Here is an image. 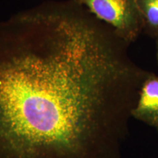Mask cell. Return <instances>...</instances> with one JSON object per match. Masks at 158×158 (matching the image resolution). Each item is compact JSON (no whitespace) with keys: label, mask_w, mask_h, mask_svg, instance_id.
<instances>
[{"label":"cell","mask_w":158,"mask_h":158,"mask_svg":"<svg viewBox=\"0 0 158 158\" xmlns=\"http://www.w3.org/2000/svg\"><path fill=\"white\" fill-rule=\"evenodd\" d=\"M157 129H158V125H157Z\"/></svg>","instance_id":"52a82bcc"},{"label":"cell","mask_w":158,"mask_h":158,"mask_svg":"<svg viewBox=\"0 0 158 158\" xmlns=\"http://www.w3.org/2000/svg\"><path fill=\"white\" fill-rule=\"evenodd\" d=\"M73 0L0 23V158H117L148 74Z\"/></svg>","instance_id":"6da1fadb"},{"label":"cell","mask_w":158,"mask_h":158,"mask_svg":"<svg viewBox=\"0 0 158 158\" xmlns=\"http://www.w3.org/2000/svg\"><path fill=\"white\" fill-rule=\"evenodd\" d=\"M145 27L152 32H158V0H138Z\"/></svg>","instance_id":"277c9868"},{"label":"cell","mask_w":158,"mask_h":158,"mask_svg":"<svg viewBox=\"0 0 158 158\" xmlns=\"http://www.w3.org/2000/svg\"><path fill=\"white\" fill-rule=\"evenodd\" d=\"M75 1H76V2H78V1H79V0H75Z\"/></svg>","instance_id":"8992f818"},{"label":"cell","mask_w":158,"mask_h":158,"mask_svg":"<svg viewBox=\"0 0 158 158\" xmlns=\"http://www.w3.org/2000/svg\"><path fill=\"white\" fill-rule=\"evenodd\" d=\"M131 116L149 125H158V76L148 74L138 94Z\"/></svg>","instance_id":"3957f363"},{"label":"cell","mask_w":158,"mask_h":158,"mask_svg":"<svg viewBox=\"0 0 158 158\" xmlns=\"http://www.w3.org/2000/svg\"><path fill=\"white\" fill-rule=\"evenodd\" d=\"M156 57H157V62L158 64V32L157 34V40H156Z\"/></svg>","instance_id":"5b68a950"},{"label":"cell","mask_w":158,"mask_h":158,"mask_svg":"<svg viewBox=\"0 0 158 158\" xmlns=\"http://www.w3.org/2000/svg\"><path fill=\"white\" fill-rule=\"evenodd\" d=\"M77 2L109 26L127 43L135 41L145 27L138 0H79Z\"/></svg>","instance_id":"7a4b0ae2"}]
</instances>
